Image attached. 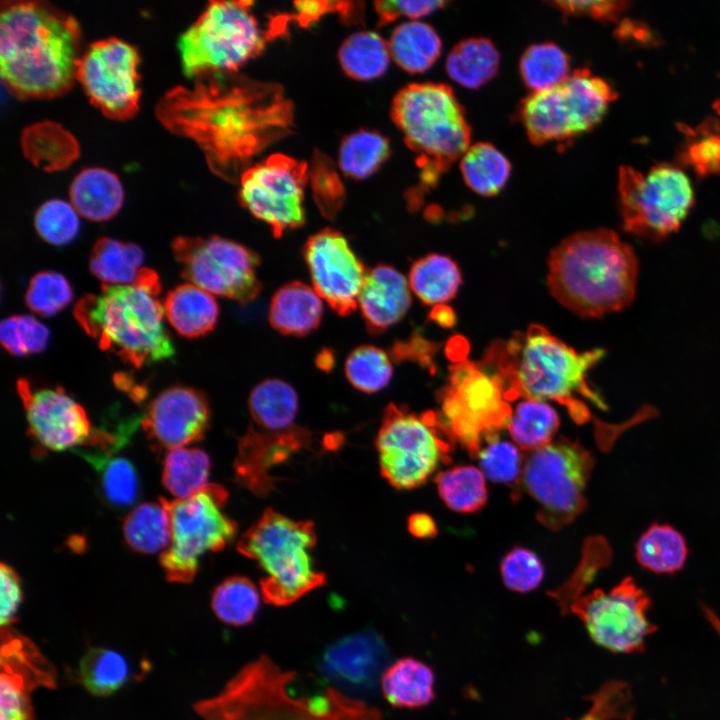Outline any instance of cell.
<instances>
[{
    "label": "cell",
    "instance_id": "6da1fadb",
    "mask_svg": "<svg viewBox=\"0 0 720 720\" xmlns=\"http://www.w3.org/2000/svg\"><path fill=\"white\" fill-rule=\"evenodd\" d=\"M194 79L161 97L156 115L169 131L198 144L216 175L240 179L257 154L291 132L293 106L279 85L236 72Z\"/></svg>",
    "mask_w": 720,
    "mask_h": 720
},
{
    "label": "cell",
    "instance_id": "7a4b0ae2",
    "mask_svg": "<svg viewBox=\"0 0 720 720\" xmlns=\"http://www.w3.org/2000/svg\"><path fill=\"white\" fill-rule=\"evenodd\" d=\"M76 19L48 3L5 1L0 12V73L24 98L63 94L76 79L80 59Z\"/></svg>",
    "mask_w": 720,
    "mask_h": 720
},
{
    "label": "cell",
    "instance_id": "3957f363",
    "mask_svg": "<svg viewBox=\"0 0 720 720\" xmlns=\"http://www.w3.org/2000/svg\"><path fill=\"white\" fill-rule=\"evenodd\" d=\"M602 349L578 352L545 327L533 324L508 342L495 345L486 362L508 401L551 400L566 407L579 424L590 420L587 400L597 408L606 404L587 382L588 371L604 356Z\"/></svg>",
    "mask_w": 720,
    "mask_h": 720
},
{
    "label": "cell",
    "instance_id": "277c9868",
    "mask_svg": "<svg viewBox=\"0 0 720 720\" xmlns=\"http://www.w3.org/2000/svg\"><path fill=\"white\" fill-rule=\"evenodd\" d=\"M637 278L634 250L609 229L572 234L549 256L547 284L552 296L582 317H601L629 306Z\"/></svg>",
    "mask_w": 720,
    "mask_h": 720
},
{
    "label": "cell",
    "instance_id": "5b68a950",
    "mask_svg": "<svg viewBox=\"0 0 720 720\" xmlns=\"http://www.w3.org/2000/svg\"><path fill=\"white\" fill-rule=\"evenodd\" d=\"M295 677L260 656L194 710L202 720H383L377 709L334 687L320 695H296L291 688Z\"/></svg>",
    "mask_w": 720,
    "mask_h": 720
},
{
    "label": "cell",
    "instance_id": "8992f818",
    "mask_svg": "<svg viewBox=\"0 0 720 720\" xmlns=\"http://www.w3.org/2000/svg\"><path fill=\"white\" fill-rule=\"evenodd\" d=\"M160 293L159 275L144 268L134 284H103L100 294L82 297L74 307V317L102 350L142 368L175 354L164 325Z\"/></svg>",
    "mask_w": 720,
    "mask_h": 720
},
{
    "label": "cell",
    "instance_id": "52a82bcc",
    "mask_svg": "<svg viewBox=\"0 0 720 720\" xmlns=\"http://www.w3.org/2000/svg\"><path fill=\"white\" fill-rule=\"evenodd\" d=\"M392 120L418 154L420 188H431L470 147L471 129L453 90L442 83H413L394 97Z\"/></svg>",
    "mask_w": 720,
    "mask_h": 720
},
{
    "label": "cell",
    "instance_id": "ba28073f",
    "mask_svg": "<svg viewBox=\"0 0 720 720\" xmlns=\"http://www.w3.org/2000/svg\"><path fill=\"white\" fill-rule=\"evenodd\" d=\"M313 522L293 520L272 508L240 537L237 550L264 572L260 591L274 606H287L326 582L315 566Z\"/></svg>",
    "mask_w": 720,
    "mask_h": 720
},
{
    "label": "cell",
    "instance_id": "9c48e42d",
    "mask_svg": "<svg viewBox=\"0 0 720 720\" xmlns=\"http://www.w3.org/2000/svg\"><path fill=\"white\" fill-rule=\"evenodd\" d=\"M250 1H210L179 37L183 73L190 78L209 72H236L258 56L267 39Z\"/></svg>",
    "mask_w": 720,
    "mask_h": 720
},
{
    "label": "cell",
    "instance_id": "30bf717a",
    "mask_svg": "<svg viewBox=\"0 0 720 720\" xmlns=\"http://www.w3.org/2000/svg\"><path fill=\"white\" fill-rule=\"evenodd\" d=\"M455 442L438 413L416 414L390 404L376 436L380 472L394 488L419 487L450 462Z\"/></svg>",
    "mask_w": 720,
    "mask_h": 720
},
{
    "label": "cell",
    "instance_id": "8fae6325",
    "mask_svg": "<svg viewBox=\"0 0 720 720\" xmlns=\"http://www.w3.org/2000/svg\"><path fill=\"white\" fill-rule=\"evenodd\" d=\"M616 97L608 82L579 69L554 87L532 92L520 105L519 119L534 144L565 141L594 128Z\"/></svg>",
    "mask_w": 720,
    "mask_h": 720
},
{
    "label": "cell",
    "instance_id": "7c38bea8",
    "mask_svg": "<svg viewBox=\"0 0 720 720\" xmlns=\"http://www.w3.org/2000/svg\"><path fill=\"white\" fill-rule=\"evenodd\" d=\"M593 467L591 452L568 438L529 452L521 481L537 504L536 518L543 526L559 530L584 511Z\"/></svg>",
    "mask_w": 720,
    "mask_h": 720
},
{
    "label": "cell",
    "instance_id": "4fadbf2b",
    "mask_svg": "<svg viewBox=\"0 0 720 720\" xmlns=\"http://www.w3.org/2000/svg\"><path fill=\"white\" fill-rule=\"evenodd\" d=\"M228 498L224 487L208 484L181 499L160 498L171 526V543L160 555V565L170 582L189 583L195 577L199 558L206 552L223 550L235 537L237 524L223 511Z\"/></svg>",
    "mask_w": 720,
    "mask_h": 720
},
{
    "label": "cell",
    "instance_id": "5bb4252c",
    "mask_svg": "<svg viewBox=\"0 0 720 720\" xmlns=\"http://www.w3.org/2000/svg\"><path fill=\"white\" fill-rule=\"evenodd\" d=\"M618 192L623 229L651 241L678 231L694 203L687 175L666 163L652 167L647 174L622 166Z\"/></svg>",
    "mask_w": 720,
    "mask_h": 720
},
{
    "label": "cell",
    "instance_id": "9a60e30c",
    "mask_svg": "<svg viewBox=\"0 0 720 720\" xmlns=\"http://www.w3.org/2000/svg\"><path fill=\"white\" fill-rule=\"evenodd\" d=\"M508 402L492 374L463 362L453 367L438 414L454 440L476 457L489 438L507 428L512 413Z\"/></svg>",
    "mask_w": 720,
    "mask_h": 720
},
{
    "label": "cell",
    "instance_id": "2e32d148",
    "mask_svg": "<svg viewBox=\"0 0 720 720\" xmlns=\"http://www.w3.org/2000/svg\"><path fill=\"white\" fill-rule=\"evenodd\" d=\"M171 247L182 266L183 277L190 283L212 295L241 303L258 296L259 260L249 248L219 236H180Z\"/></svg>",
    "mask_w": 720,
    "mask_h": 720
},
{
    "label": "cell",
    "instance_id": "e0dca14e",
    "mask_svg": "<svg viewBox=\"0 0 720 720\" xmlns=\"http://www.w3.org/2000/svg\"><path fill=\"white\" fill-rule=\"evenodd\" d=\"M650 599L633 578L627 577L608 591L595 589L581 595L569 610L584 623L599 646L613 652L634 653L656 630L649 620Z\"/></svg>",
    "mask_w": 720,
    "mask_h": 720
},
{
    "label": "cell",
    "instance_id": "ac0fdd59",
    "mask_svg": "<svg viewBox=\"0 0 720 720\" xmlns=\"http://www.w3.org/2000/svg\"><path fill=\"white\" fill-rule=\"evenodd\" d=\"M308 167L285 154H273L240 177L241 204L267 224L275 237L305 221L304 189Z\"/></svg>",
    "mask_w": 720,
    "mask_h": 720
},
{
    "label": "cell",
    "instance_id": "d6986e66",
    "mask_svg": "<svg viewBox=\"0 0 720 720\" xmlns=\"http://www.w3.org/2000/svg\"><path fill=\"white\" fill-rule=\"evenodd\" d=\"M137 49L110 37L91 43L81 54L76 79L90 102L116 120L132 117L140 98Z\"/></svg>",
    "mask_w": 720,
    "mask_h": 720
},
{
    "label": "cell",
    "instance_id": "ffe728a7",
    "mask_svg": "<svg viewBox=\"0 0 720 720\" xmlns=\"http://www.w3.org/2000/svg\"><path fill=\"white\" fill-rule=\"evenodd\" d=\"M303 256L314 290L340 315H348L358 305L366 269L347 239L330 228L312 235Z\"/></svg>",
    "mask_w": 720,
    "mask_h": 720
},
{
    "label": "cell",
    "instance_id": "44dd1931",
    "mask_svg": "<svg viewBox=\"0 0 720 720\" xmlns=\"http://www.w3.org/2000/svg\"><path fill=\"white\" fill-rule=\"evenodd\" d=\"M28 422V432L42 447L64 451L82 447L92 427L84 408L62 388L35 389L21 378L17 381Z\"/></svg>",
    "mask_w": 720,
    "mask_h": 720
},
{
    "label": "cell",
    "instance_id": "7402d4cb",
    "mask_svg": "<svg viewBox=\"0 0 720 720\" xmlns=\"http://www.w3.org/2000/svg\"><path fill=\"white\" fill-rule=\"evenodd\" d=\"M209 422L204 393L179 385L163 390L148 404L141 425L153 446L171 450L202 440Z\"/></svg>",
    "mask_w": 720,
    "mask_h": 720
},
{
    "label": "cell",
    "instance_id": "603a6c76",
    "mask_svg": "<svg viewBox=\"0 0 720 720\" xmlns=\"http://www.w3.org/2000/svg\"><path fill=\"white\" fill-rule=\"evenodd\" d=\"M389 657L380 634L366 629L329 645L321 657L320 669L346 695H366L380 685Z\"/></svg>",
    "mask_w": 720,
    "mask_h": 720
},
{
    "label": "cell",
    "instance_id": "cb8c5ba5",
    "mask_svg": "<svg viewBox=\"0 0 720 720\" xmlns=\"http://www.w3.org/2000/svg\"><path fill=\"white\" fill-rule=\"evenodd\" d=\"M310 440V433L296 426L284 431L250 426L239 442L234 462L237 481L258 496L267 494L276 481L270 472L308 446Z\"/></svg>",
    "mask_w": 720,
    "mask_h": 720
},
{
    "label": "cell",
    "instance_id": "d4e9b609",
    "mask_svg": "<svg viewBox=\"0 0 720 720\" xmlns=\"http://www.w3.org/2000/svg\"><path fill=\"white\" fill-rule=\"evenodd\" d=\"M411 301L405 276L390 265L380 264L367 272L358 305L369 331L379 333L401 320Z\"/></svg>",
    "mask_w": 720,
    "mask_h": 720
},
{
    "label": "cell",
    "instance_id": "484cf974",
    "mask_svg": "<svg viewBox=\"0 0 720 720\" xmlns=\"http://www.w3.org/2000/svg\"><path fill=\"white\" fill-rule=\"evenodd\" d=\"M323 304L313 287L293 281L279 288L269 307V321L278 332L305 336L315 330L322 319Z\"/></svg>",
    "mask_w": 720,
    "mask_h": 720
},
{
    "label": "cell",
    "instance_id": "4316f807",
    "mask_svg": "<svg viewBox=\"0 0 720 720\" xmlns=\"http://www.w3.org/2000/svg\"><path fill=\"white\" fill-rule=\"evenodd\" d=\"M69 198L78 214L92 221H106L120 210L124 191L116 174L105 168L89 167L73 178Z\"/></svg>",
    "mask_w": 720,
    "mask_h": 720
},
{
    "label": "cell",
    "instance_id": "83f0119b",
    "mask_svg": "<svg viewBox=\"0 0 720 720\" xmlns=\"http://www.w3.org/2000/svg\"><path fill=\"white\" fill-rule=\"evenodd\" d=\"M163 306L170 325L186 338L208 334L218 321L219 307L213 295L192 283L169 291Z\"/></svg>",
    "mask_w": 720,
    "mask_h": 720
},
{
    "label": "cell",
    "instance_id": "f1b7e54d",
    "mask_svg": "<svg viewBox=\"0 0 720 720\" xmlns=\"http://www.w3.org/2000/svg\"><path fill=\"white\" fill-rule=\"evenodd\" d=\"M435 676L424 662L404 657L387 666L380 680L385 699L393 706L418 708L435 696Z\"/></svg>",
    "mask_w": 720,
    "mask_h": 720
},
{
    "label": "cell",
    "instance_id": "f546056e",
    "mask_svg": "<svg viewBox=\"0 0 720 720\" xmlns=\"http://www.w3.org/2000/svg\"><path fill=\"white\" fill-rule=\"evenodd\" d=\"M395 63L409 73H423L441 54L442 42L433 27L411 20L398 25L388 41Z\"/></svg>",
    "mask_w": 720,
    "mask_h": 720
},
{
    "label": "cell",
    "instance_id": "4dcf8cb0",
    "mask_svg": "<svg viewBox=\"0 0 720 720\" xmlns=\"http://www.w3.org/2000/svg\"><path fill=\"white\" fill-rule=\"evenodd\" d=\"M499 64L500 55L494 44L489 39L473 37L453 47L445 67L449 77L458 84L476 89L494 78Z\"/></svg>",
    "mask_w": 720,
    "mask_h": 720
},
{
    "label": "cell",
    "instance_id": "1f68e13d",
    "mask_svg": "<svg viewBox=\"0 0 720 720\" xmlns=\"http://www.w3.org/2000/svg\"><path fill=\"white\" fill-rule=\"evenodd\" d=\"M248 407L256 427L267 431H284L295 426L298 396L285 381L266 379L251 391Z\"/></svg>",
    "mask_w": 720,
    "mask_h": 720
},
{
    "label": "cell",
    "instance_id": "d6a6232c",
    "mask_svg": "<svg viewBox=\"0 0 720 720\" xmlns=\"http://www.w3.org/2000/svg\"><path fill=\"white\" fill-rule=\"evenodd\" d=\"M143 262L144 252L137 244L102 237L92 248L89 268L104 285H131L145 268Z\"/></svg>",
    "mask_w": 720,
    "mask_h": 720
},
{
    "label": "cell",
    "instance_id": "836d02e7",
    "mask_svg": "<svg viewBox=\"0 0 720 720\" xmlns=\"http://www.w3.org/2000/svg\"><path fill=\"white\" fill-rule=\"evenodd\" d=\"M559 426V416L551 405L524 398L512 409L507 430L521 450L533 452L552 443Z\"/></svg>",
    "mask_w": 720,
    "mask_h": 720
},
{
    "label": "cell",
    "instance_id": "e575fe53",
    "mask_svg": "<svg viewBox=\"0 0 720 720\" xmlns=\"http://www.w3.org/2000/svg\"><path fill=\"white\" fill-rule=\"evenodd\" d=\"M408 282L411 291L423 303L440 306L456 295L461 284V273L450 257L430 254L412 265Z\"/></svg>",
    "mask_w": 720,
    "mask_h": 720
},
{
    "label": "cell",
    "instance_id": "d590c367",
    "mask_svg": "<svg viewBox=\"0 0 720 720\" xmlns=\"http://www.w3.org/2000/svg\"><path fill=\"white\" fill-rule=\"evenodd\" d=\"M635 555L641 567L658 574L682 569L688 556L687 542L674 527L652 524L639 537Z\"/></svg>",
    "mask_w": 720,
    "mask_h": 720
},
{
    "label": "cell",
    "instance_id": "8d00e7d4",
    "mask_svg": "<svg viewBox=\"0 0 720 720\" xmlns=\"http://www.w3.org/2000/svg\"><path fill=\"white\" fill-rule=\"evenodd\" d=\"M388 42L372 31H359L347 37L338 51L343 71L355 80H373L383 75L389 65Z\"/></svg>",
    "mask_w": 720,
    "mask_h": 720
},
{
    "label": "cell",
    "instance_id": "74e56055",
    "mask_svg": "<svg viewBox=\"0 0 720 720\" xmlns=\"http://www.w3.org/2000/svg\"><path fill=\"white\" fill-rule=\"evenodd\" d=\"M123 535L134 551L153 554L164 551L171 543L168 512L162 502H146L135 507L123 522Z\"/></svg>",
    "mask_w": 720,
    "mask_h": 720
},
{
    "label": "cell",
    "instance_id": "f35d334b",
    "mask_svg": "<svg viewBox=\"0 0 720 720\" xmlns=\"http://www.w3.org/2000/svg\"><path fill=\"white\" fill-rule=\"evenodd\" d=\"M460 170L471 190L483 196H492L507 183L511 164L492 144L476 143L461 157Z\"/></svg>",
    "mask_w": 720,
    "mask_h": 720
},
{
    "label": "cell",
    "instance_id": "ab89813d",
    "mask_svg": "<svg viewBox=\"0 0 720 720\" xmlns=\"http://www.w3.org/2000/svg\"><path fill=\"white\" fill-rule=\"evenodd\" d=\"M435 483L442 501L455 512L474 513L486 505V477L475 466L458 465L440 471Z\"/></svg>",
    "mask_w": 720,
    "mask_h": 720
},
{
    "label": "cell",
    "instance_id": "60d3db41",
    "mask_svg": "<svg viewBox=\"0 0 720 720\" xmlns=\"http://www.w3.org/2000/svg\"><path fill=\"white\" fill-rule=\"evenodd\" d=\"M1 670L20 675L32 689L55 686V672L34 644L11 627L1 628Z\"/></svg>",
    "mask_w": 720,
    "mask_h": 720
},
{
    "label": "cell",
    "instance_id": "b9f144b4",
    "mask_svg": "<svg viewBox=\"0 0 720 720\" xmlns=\"http://www.w3.org/2000/svg\"><path fill=\"white\" fill-rule=\"evenodd\" d=\"M210 466L209 456L200 449L168 450L163 462L162 483L176 499L187 498L209 484Z\"/></svg>",
    "mask_w": 720,
    "mask_h": 720
},
{
    "label": "cell",
    "instance_id": "7bdbcfd3",
    "mask_svg": "<svg viewBox=\"0 0 720 720\" xmlns=\"http://www.w3.org/2000/svg\"><path fill=\"white\" fill-rule=\"evenodd\" d=\"M22 144L26 155L48 170L65 167L78 155L73 136L52 122L38 123L26 129Z\"/></svg>",
    "mask_w": 720,
    "mask_h": 720
},
{
    "label": "cell",
    "instance_id": "ee69618b",
    "mask_svg": "<svg viewBox=\"0 0 720 720\" xmlns=\"http://www.w3.org/2000/svg\"><path fill=\"white\" fill-rule=\"evenodd\" d=\"M390 145L386 137L372 130H359L342 141L338 164L348 177L363 179L372 175L388 158Z\"/></svg>",
    "mask_w": 720,
    "mask_h": 720
},
{
    "label": "cell",
    "instance_id": "f6af8a7d",
    "mask_svg": "<svg viewBox=\"0 0 720 720\" xmlns=\"http://www.w3.org/2000/svg\"><path fill=\"white\" fill-rule=\"evenodd\" d=\"M519 68L523 82L532 92L554 87L571 74L568 55L550 42L529 46L522 54Z\"/></svg>",
    "mask_w": 720,
    "mask_h": 720
},
{
    "label": "cell",
    "instance_id": "bcb514c9",
    "mask_svg": "<svg viewBox=\"0 0 720 720\" xmlns=\"http://www.w3.org/2000/svg\"><path fill=\"white\" fill-rule=\"evenodd\" d=\"M260 606V593L247 577L233 576L218 584L211 596V607L224 623L243 626L251 623Z\"/></svg>",
    "mask_w": 720,
    "mask_h": 720
},
{
    "label": "cell",
    "instance_id": "7dc6e473",
    "mask_svg": "<svg viewBox=\"0 0 720 720\" xmlns=\"http://www.w3.org/2000/svg\"><path fill=\"white\" fill-rule=\"evenodd\" d=\"M80 679L93 695L106 696L118 690L128 679L129 668L118 652L95 647L80 660Z\"/></svg>",
    "mask_w": 720,
    "mask_h": 720
},
{
    "label": "cell",
    "instance_id": "c3c4849f",
    "mask_svg": "<svg viewBox=\"0 0 720 720\" xmlns=\"http://www.w3.org/2000/svg\"><path fill=\"white\" fill-rule=\"evenodd\" d=\"M84 459L99 474L106 502L117 508H127L136 502L139 479L134 465L128 459L120 456H87Z\"/></svg>",
    "mask_w": 720,
    "mask_h": 720
},
{
    "label": "cell",
    "instance_id": "681fc988",
    "mask_svg": "<svg viewBox=\"0 0 720 720\" xmlns=\"http://www.w3.org/2000/svg\"><path fill=\"white\" fill-rule=\"evenodd\" d=\"M679 161L698 176L720 174V120L709 118L696 128L684 127Z\"/></svg>",
    "mask_w": 720,
    "mask_h": 720
},
{
    "label": "cell",
    "instance_id": "f907efd6",
    "mask_svg": "<svg viewBox=\"0 0 720 720\" xmlns=\"http://www.w3.org/2000/svg\"><path fill=\"white\" fill-rule=\"evenodd\" d=\"M393 367L389 356L373 345H362L347 357L345 375L359 391L375 393L391 380Z\"/></svg>",
    "mask_w": 720,
    "mask_h": 720
},
{
    "label": "cell",
    "instance_id": "816d5d0a",
    "mask_svg": "<svg viewBox=\"0 0 720 720\" xmlns=\"http://www.w3.org/2000/svg\"><path fill=\"white\" fill-rule=\"evenodd\" d=\"M477 456L480 469L489 480L512 487L521 480L524 460L514 442L496 435L482 445Z\"/></svg>",
    "mask_w": 720,
    "mask_h": 720
},
{
    "label": "cell",
    "instance_id": "f5cc1de1",
    "mask_svg": "<svg viewBox=\"0 0 720 720\" xmlns=\"http://www.w3.org/2000/svg\"><path fill=\"white\" fill-rule=\"evenodd\" d=\"M34 227L44 241L57 246L68 244L79 232L78 212L64 200H47L35 213Z\"/></svg>",
    "mask_w": 720,
    "mask_h": 720
},
{
    "label": "cell",
    "instance_id": "db71d44e",
    "mask_svg": "<svg viewBox=\"0 0 720 720\" xmlns=\"http://www.w3.org/2000/svg\"><path fill=\"white\" fill-rule=\"evenodd\" d=\"M73 298V290L68 280L60 273L42 271L35 274L25 293L27 307L44 317L63 310Z\"/></svg>",
    "mask_w": 720,
    "mask_h": 720
},
{
    "label": "cell",
    "instance_id": "11a10c76",
    "mask_svg": "<svg viewBox=\"0 0 720 720\" xmlns=\"http://www.w3.org/2000/svg\"><path fill=\"white\" fill-rule=\"evenodd\" d=\"M50 338L47 326L29 315H13L2 320L0 340L14 356H27L45 350Z\"/></svg>",
    "mask_w": 720,
    "mask_h": 720
},
{
    "label": "cell",
    "instance_id": "9f6ffc18",
    "mask_svg": "<svg viewBox=\"0 0 720 720\" xmlns=\"http://www.w3.org/2000/svg\"><path fill=\"white\" fill-rule=\"evenodd\" d=\"M500 571L506 587L521 593L536 589L544 578L539 557L524 547L510 550L501 561Z\"/></svg>",
    "mask_w": 720,
    "mask_h": 720
},
{
    "label": "cell",
    "instance_id": "6f0895ef",
    "mask_svg": "<svg viewBox=\"0 0 720 720\" xmlns=\"http://www.w3.org/2000/svg\"><path fill=\"white\" fill-rule=\"evenodd\" d=\"M315 201L328 218L334 217L344 200L343 185L330 161L319 155L311 172Z\"/></svg>",
    "mask_w": 720,
    "mask_h": 720
},
{
    "label": "cell",
    "instance_id": "680465c9",
    "mask_svg": "<svg viewBox=\"0 0 720 720\" xmlns=\"http://www.w3.org/2000/svg\"><path fill=\"white\" fill-rule=\"evenodd\" d=\"M30 691L20 675L1 670L0 720H33Z\"/></svg>",
    "mask_w": 720,
    "mask_h": 720
},
{
    "label": "cell",
    "instance_id": "91938a15",
    "mask_svg": "<svg viewBox=\"0 0 720 720\" xmlns=\"http://www.w3.org/2000/svg\"><path fill=\"white\" fill-rule=\"evenodd\" d=\"M445 5L443 1H376L375 11L378 16V25L383 26L395 21L399 17H408L416 20L429 15Z\"/></svg>",
    "mask_w": 720,
    "mask_h": 720
},
{
    "label": "cell",
    "instance_id": "94428289",
    "mask_svg": "<svg viewBox=\"0 0 720 720\" xmlns=\"http://www.w3.org/2000/svg\"><path fill=\"white\" fill-rule=\"evenodd\" d=\"M626 1H555V6L566 16H589L600 21H615L627 9Z\"/></svg>",
    "mask_w": 720,
    "mask_h": 720
},
{
    "label": "cell",
    "instance_id": "6125c7cd",
    "mask_svg": "<svg viewBox=\"0 0 720 720\" xmlns=\"http://www.w3.org/2000/svg\"><path fill=\"white\" fill-rule=\"evenodd\" d=\"M353 2L340 1H297L294 3V18L302 27L318 21L323 15L330 12L339 13L345 21L352 18L360 19L362 8H353Z\"/></svg>",
    "mask_w": 720,
    "mask_h": 720
},
{
    "label": "cell",
    "instance_id": "be15d7a7",
    "mask_svg": "<svg viewBox=\"0 0 720 720\" xmlns=\"http://www.w3.org/2000/svg\"><path fill=\"white\" fill-rule=\"evenodd\" d=\"M0 624L8 628L16 619V613L22 601V589L18 574L8 564L0 566Z\"/></svg>",
    "mask_w": 720,
    "mask_h": 720
},
{
    "label": "cell",
    "instance_id": "e7e4bbea",
    "mask_svg": "<svg viewBox=\"0 0 720 720\" xmlns=\"http://www.w3.org/2000/svg\"><path fill=\"white\" fill-rule=\"evenodd\" d=\"M409 532L421 539L432 538L437 535V526L433 518L422 512L411 514L408 518Z\"/></svg>",
    "mask_w": 720,
    "mask_h": 720
},
{
    "label": "cell",
    "instance_id": "03108f58",
    "mask_svg": "<svg viewBox=\"0 0 720 720\" xmlns=\"http://www.w3.org/2000/svg\"><path fill=\"white\" fill-rule=\"evenodd\" d=\"M705 615L711 625L714 627L716 632L720 635V619L717 617V615L710 610L709 608H704Z\"/></svg>",
    "mask_w": 720,
    "mask_h": 720
}]
</instances>
